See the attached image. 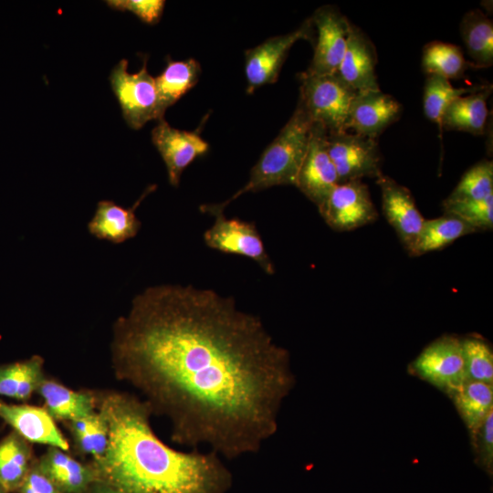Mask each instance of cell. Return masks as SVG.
Returning <instances> with one entry per match:
<instances>
[{
  "label": "cell",
  "mask_w": 493,
  "mask_h": 493,
  "mask_svg": "<svg viewBox=\"0 0 493 493\" xmlns=\"http://www.w3.org/2000/svg\"><path fill=\"white\" fill-rule=\"evenodd\" d=\"M115 362L172 423L173 439L222 458L256 454L277 433L296 379L287 349L233 297L162 284L115 324Z\"/></svg>",
  "instance_id": "obj_1"
},
{
  "label": "cell",
  "mask_w": 493,
  "mask_h": 493,
  "mask_svg": "<svg viewBox=\"0 0 493 493\" xmlns=\"http://www.w3.org/2000/svg\"><path fill=\"white\" fill-rule=\"evenodd\" d=\"M100 412L108 446L93 467L99 479L120 493H225L229 488L231 473L219 455L176 450L154 434L146 402L115 393Z\"/></svg>",
  "instance_id": "obj_2"
},
{
  "label": "cell",
  "mask_w": 493,
  "mask_h": 493,
  "mask_svg": "<svg viewBox=\"0 0 493 493\" xmlns=\"http://www.w3.org/2000/svg\"><path fill=\"white\" fill-rule=\"evenodd\" d=\"M312 123L298 101L290 119L251 169L248 182L227 200L202 205L200 211L215 216L224 214L226 207L244 194L277 185H295L308 150Z\"/></svg>",
  "instance_id": "obj_3"
},
{
  "label": "cell",
  "mask_w": 493,
  "mask_h": 493,
  "mask_svg": "<svg viewBox=\"0 0 493 493\" xmlns=\"http://www.w3.org/2000/svg\"><path fill=\"white\" fill-rule=\"evenodd\" d=\"M299 101L313 123L320 124L328 134L347 131L352 100L357 92L336 73L314 75L307 71L299 75Z\"/></svg>",
  "instance_id": "obj_4"
},
{
  "label": "cell",
  "mask_w": 493,
  "mask_h": 493,
  "mask_svg": "<svg viewBox=\"0 0 493 493\" xmlns=\"http://www.w3.org/2000/svg\"><path fill=\"white\" fill-rule=\"evenodd\" d=\"M146 62L138 72L130 73L128 60L121 59L109 77L122 117L133 130L142 128L149 121L161 120L155 79L148 72Z\"/></svg>",
  "instance_id": "obj_5"
},
{
  "label": "cell",
  "mask_w": 493,
  "mask_h": 493,
  "mask_svg": "<svg viewBox=\"0 0 493 493\" xmlns=\"http://www.w3.org/2000/svg\"><path fill=\"white\" fill-rule=\"evenodd\" d=\"M410 371L450 397L467 381L461 340L442 336L432 341L412 362Z\"/></svg>",
  "instance_id": "obj_6"
},
{
  "label": "cell",
  "mask_w": 493,
  "mask_h": 493,
  "mask_svg": "<svg viewBox=\"0 0 493 493\" xmlns=\"http://www.w3.org/2000/svg\"><path fill=\"white\" fill-rule=\"evenodd\" d=\"M315 32L310 18L306 19L296 30L272 37L260 45L247 49L245 55L246 92L275 83L292 46L304 39L314 42Z\"/></svg>",
  "instance_id": "obj_7"
},
{
  "label": "cell",
  "mask_w": 493,
  "mask_h": 493,
  "mask_svg": "<svg viewBox=\"0 0 493 493\" xmlns=\"http://www.w3.org/2000/svg\"><path fill=\"white\" fill-rule=\"evenodd\" d=\"M214 217V224L203 236L208 247L250 258L267 275L275 273V267L255 223L227 218L224 214Z\"/></svg>",
  "instance_id": "obj_8"
},
{
  "label": "cell",
  "mask_w": 493,
  "mask_h": 493,
  "mask_svg": "<svg viewBox=\"0 0 493 493\" xmlns=\"http://www.w3.org/2000/svg\"><path fill=\"white\" fill-rule=\"evenodd\" d=\"M314 27V52L307 72L328 75L337 72L343 58L351 24L333 5L318 8L309 17Z\"/></svg>",
  "instance_id": "obj_9"
},
{
  "label": "cell",
  "mask_w": 493,
  "mask_h": 493,
  "mask_svg": "<svg viewBox=\"0 0 493 493\" xmlns=\"http://www.w3.org/2000/svg\"><path fill=\"white\" fill-rule=\"evenodd\" d=\"M329 155L336 168L340 183L377 178L382 174L381 154L377 141L346 131L327 135Z\"/></svg>",
  "instance_id": "obj_10"
},
{
  "label": "cell",
  "mask_w": 493,
  "mask_h": 493,
  "mask_svg": "<svg viewBox=\"0 0 493 493\" xmlns=\"http://www.w3.org/2000/svg\"><path fill=\"white\" fill-rule=\"evenodd\" d=\"M318 209L326 224L337 232L354 230L378 217L369 189L362 180L340 183Z\"/></svg>",
  "instance_id": "obj_11"
},
{
  "label": "cell",
  "mask_w": 493,
  "mask_h": 493,
  "mask_svg": "<svg viewBox=\"0 0 493 493\" xmlns=\"http://www.w3.org/2000/svg\"><path fill=\"white\" fill-rule=\"evenodd\" d=\"M326 130L312 123L308 150L295 186L319 207L340 184L336 168L329 155Z\"/></svg>",
  "instance_id": "obj_12"
},
{
  "label": "cell",
  "mask_w": 493,
  "mask_h": 493,
  "mask_svg": "<svg viewBox=\"0 0 493 493\" xmlns=\"http://www.w3.org/2000/svg\"><path fill=\"white\" fill-rule=\"evenodd\" d=\"M152 142L160 153L173 187L179 185L183 172L194 160L205 154L209 145L196 131L178 130L164 119L157 121Z\"/></svg>",
  "instance_id": "obj_13"
},
{
  "label": "cell",
  "mask_w": 493,
  "mask_h": 493,
  "mask_svg": "<svg viewBox=\"0 0 493 493\" xmlns=\"http://www.w3.org/2000/svg\"><path fill=\"white\" fill-rule=\"evenodd\" d=\"M382 194L383 215L408 250L417 238L425 218L406 187L383 173L376 178Z\"/></svg>",
  "instance_id": "obj_14"
},
{
  "label": "cell",
  "mask_w": 493,
  "mask_h": 493,
  "mask_svg": "<svg viewBox=\"0 0 493 493\" xmlns=\"http://www.w3.org/2000/svg\"><path fill=\"white\" fill-rule=\"evenodd\" d=\"M402 105L381 89L356 93L349 113L347 131L377 139L402 114Z\"/></svg>",
  "instance_id": "obj_15"
},
{
  "label": "cell",
  "mask_w": 493,
  "mask_h": 493,
  "mask_svg": "<svg viewBox=\"0 0 493 493\" xmlns=\"http://www.w3.org/2000/svg\"><path fill=\"white\" fill-rule=\"evenodd\" d=\"M0 418L27 442L49 445L66 452L69 448L54 418L45 409L0 401Z\"/></svg>",
  "instance_id": "obj_16"
},
{
  "label": "cell",
  "mask_w": 493,
  "mask_h": 493,
  "mask_svg": "<svg viewBox=\"0 0 493 493\" xmlns=\"http://www.w3.org/2000/svg\"><path fill=\"white\" fill-rule=\"evenodd\" d=\"M377 54L373 43L351 24L347 47L336 74L355 92L377 90Z\"/></svg>",
  "instance_id": "obj_17"
},
{
  "label": "cell",
  "mask_w": 493,
  "mask_h": 493,
  "mask_svg": "<svg viewBox=\"0 0 493 493\" xmlns=\"http://www.w3.org/2000/svg\"><path fill=\"white\" fill-rule=\"evenodd\" d=\"M154 188V185L148 187L134 205L129 208L119 205L110 200L100 201L92 219L88 224L89 232L99 239L115 244L134 237L142 226L135 215L136 208Z\"/></svg>",
  "instance_id": "obj_18"
},
{
  "label": "cell",
  "mask_w": 493,
  "mask_h": 493,
  "mask_svg": "<svg viewBox=\"0 0 493 493\" xmlns=\"http://www.w3.org/2000/svg\"><path fill=\"white\" fill-rule=\"evenodd\" d=\"M65 452L50 446L36 463L62 493H84L100 480L98 473L93 465L82 464Z\"/></svg>",
  "instance_id": "obj_19"
},
{
  "label": "cell",
  "mask_w": 493,
  "mask_h": 493,
  "mask_svg": "<svg viewBox=\"0 0 493 493\" xmlns=\"http://www.w3.org/2000/svg\"><path fill=\"white\" fill-rule=\"evenodd\" d=\"M491 91V85H483L479 89L457 98L445 110L441 128L483 135L488 117L487 100Z\"/></svg>",
  "instance_id": "obj_20"
},
{
  "label": "cell",
  "mask_w": 493,
  "mask_h": 493,
  "mask_svg": "<svg viewBox=\"0 0 493 493\" xmlns=\"http://www.w3.org/2000/svg\"><path fill=\"white\" fill-rule=\"evenodd\" d=\"M200 74L201 67L195 59L167 61L164 69L154 78L161 119L169 107L196 85Z\"/></svg>",
  "instance_id": "obj_21"
},
{
  "label": "cell",
  "mask_w": 493,
  "mask_h": 493,
  "mask_svg": "<svg viewBox=\"0 0 493 493\" xmlns=\"http://www.w3.org/2000/svg\"><path fill=\"white\" fill-rule=\"evenodd\" d=\"M37 392L44 399L46 410L53 418L73 421L95 413V401L91 394L72 391L57 382L44 378Z\"/></svg>",
  "instance_id": "obj_22"
},
{
  "label": "cell",
  "mask_w": 493,
  "mask_h": 493,
  "mask_svg": "<svg viewBox=\"0 0 493 493\" xmlns=\"http://www.w3.org/2000/svg\"><path fill=\"white\" fill-rule=\"evenodd\" d=\"M460 34L476 68L493 64V23L478 9L467 12L460 22Z\"/></svg>",
  "instance_id": "obj_23"
},
{
  "label": "cell",
  "mask_w": 493,
  "mask_h": 493,
  "mask_svg": "<svg viewBox=\"0 0 493 493\" xmlns=\"http://www.w3.org/2000/svg\"><path fill=\"white\" fill-rule=\"evenodd\" d=\"M477 230L461 219L445 214L443 216L425 220L422 229L412 246L411 256H421L442 249L458 238Z\"/></svg>",
  "instance_id": "obj_24"
},
{
  "label": "cell",
  "mask_w": 493,
  "mask_h": 493,
  "mask_svg": "<svg viewBox=\"0 0 493 493\" xmlns=\"http://www.w3.org/2000/svg\"><path fill=\"white\" fill-rule=\"evenodd\" d=\"M27 441L12 432L0 441V488L16 492L32 466Z\"/></svg>",
  "instance_id": "obj_25"
},
{
  "label": "cell",
  "mask_w": 493,
  "mask_h": 493,
  "mask_svg": "<svg viewBox=\"0 0 493 493\" xmlns=\"http://www.w3.org/2000/svg\"><path fill=\"white\" fill-rule=\"evenodd\" d=\"M43 379V360L39 356L0 365V395L26 401Z\"/></svg>",
  "instance_id": "obj_26"
},
{
  "label": "cell",
  "mask_w": 493,
  "mask_h": 493,
  "mask_svg": "<svg viewBox=\"0 0 493 493\" xmlns=\"http://www.w3.org/2000/svg\"><path fill=\"white\" fill-rule=\"evenodd\" d=\"M467 428L472 434L493 411V385L466 381L450 396Z\"/></svg>",
  "instance_id": "obj_27"
},
{
  "label": "cell",
  "mask_w": 493,
  "mask_h": 493,
  "mask_svg": "<svg viewBox=\"0 0 493 493\" xmlns=\"http://www.w3.org/2000/svg\"><path fill=\"white\" fill-rule=\"evenodd\" d=\"M468 63L456 45L432 41L423 48L422 66L427 75H436L448 80L461 78Z\"/></svg>",
  "instance_id": "obj_28"
},
{
  "label": "cell",
  "mask_w": 493,
  "mask_h": 493,
  "mask_svg": "<svg viewBox=\"0 0 493 493\" xmlns=\"http://www.w3.org/2000/svg\"><path fill=\"white\" fill-rule=\"evenodd\" d=\"M482 86L456 88L450 80L445 78L428 75L425 83L423 98L425 116L442 130V118L446 108L457 98L474 92Z\"/></svg>",
  "instance_id": "obj_29"
},
{
  "label": "cell",
  "mask_w": 493,
  "mask_h": 493,
  "mask_svg": "<svg viewBox=\"0 0 493 493\" xmlns=\"http://www.w3.org/2000/svg\"><path fill=\"white\" fill-rule=\"evenodd\" d=\"M70 428L81 452L90 455L94 461L103 456L108 446V425L100 412L70 421Z\"/></svg>",
  "instance_id": "obj_30"
},
{
  "label": "cell",
  "mask_w": 493,
  "mask_h": 493,
  "mask_svg": "<svg viewBox=\"0 0 493 493\" xmlns=\"http://www.w3.org/2000/svg\"><path fill=\"white\" fill-rule=\"evenodd\" d=\"M490 194H493V163L489 160H482L462 175L445 201L481 200Z\"/></svg>",
  "instance_id": "obj_31"
},
{
  "label": "cell",
  "mask_w": 493,
  "mask_h": 493,
  "mask_svg": "<svg viewBox=\"0 0 493 493\" xmlns=\"http://www.w3.org/2000/svg\"><path fill=\"white\" fill-rule=\"evenodd\" d=\"M467 380L493 385V351L489 344L477 337L461 340Z\"/></svg>",
  "instance_id": "obj_32"
},
{
  "label": "cell",
  "mask_w": 493,
  "mask_h": 493,
  "mask_svg": "<svg viewBox=\"0 0 493 493\" xmlns=\"http://www.w3.org/2000/svg\"><path fill=\"white\" fill-rule=\"evenodd\" d=\"M445 214L456 216L477 231L493 228V194L481 200L443 202Z\"/></svg>",
  "instance_id": "obj_33"
},
{
  "label": "cell",
  "mask_w": 493,
  "mask_h": 493,
  "mask_svg": "<svg viewBox=\"0 0 493 493\" xmlns=\"http://www.w3.org/2000/svg\"><path fill=\"white\" fill-rule=\"evenodd\" d=\"M477 463L488 475L493 474V411L471 434Z\"/></svg>",
  "instance_id": "obj_34"
},
{
  "label": "cell",
  "mask_w": 493,
  "mask_h": 493,
  "mask_svg": "<svg viewBox=\"0 0 493 493\" xmlns=\"http://www.w3.org/2000/svg\"><path fill=\"white\" fill-rule=\"evenodd\" d=\"M105 3L111 9L131 12L150 25L159 22L165 5L163 0H107Z\"/></svg>",
  "instance_id": "obj_35"
},
{
  "label": "cell",
  "mask_w": 493,
  "mask_h": 493,
  "mask_svg": "<svg viewBox=\"0 0 493 493\" xmlns=\"http://www.w3.org/2000/svg\"><path fill=\"white\" fill-rule=\"evenodd\" d=\"M18 493H62L58 487L33 462L24 481L17 489Z\"/></svg>",
  "instance_id": "obj_36"
},
{
  "label": "cell",
  "mask_w": 493,
  "mask_h": 493,
  "mask_svg": "<svg viewBox=\"0 0 493 493\" xmlns=\"http://www.w3.org/2000/svg\"><path fill=\"white\" fill-rule=\"evenodd\" d=\"M84 493H120L110 485L98 480L94 482Z\"/></svg>",
  "instance_id": "obj_37"
},
{
  "label": "cell",
  "mask_w": 493,
  "mask_h": 493,
  "mask_svg": "<svg viewBox=\"0 0 493 493\" xmlns=\"http://www.w3.org/2000/svg\"><path fill=\"white\" fill-rule=\"evenodd\" d=\"M0 493H5L2 488H0Z\"/></svg>",
  "instance_id": "obj_38"
}]
</instances>
